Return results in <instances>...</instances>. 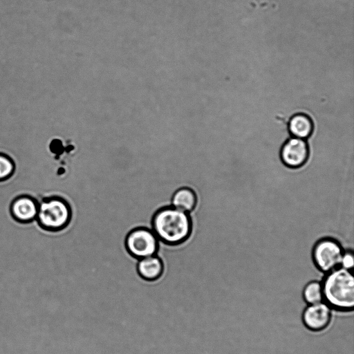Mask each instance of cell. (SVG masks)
<instances>
[{"instance_id": "cell-13", "label": "cell", "mask_w": 354, "mask_h": 354, "mask_svg": "<svg viewBox=\"0 0 354 354\" xmlns=\"http://www.w3.org/2000/svg\"><path fill=\"white\" fill-rule=\"evenodd\" d=\"M16 165L8 154L0 152V182L10 179L15 172Z\"/></svg>"}, {"instance_id": "cell-7", "label": "cell", "mask_w": 354, "mask_h": 354, "mask_svg": "<svg viewBox=\"0 0 354 354\" xmlns=\"http://www.w3.org/2000/svg\"><path fill=\"white\" fill-rule=\"evenodd\" d=\"M333 310L325 301L308 304L302 312L301 321L308 330L319 333L330 326Z\"/></svg>"}, {"instance_id": "cell-6", "label": "cell", "mask_w": 354, "mask_h": 354, "mask_svg": "<svg viewBox=\"0 0 354 354\" xmlns=\"http://www.w3.org/2000/svg\"><path fill=\"white\" fill-rule=\"evenodd\" d=\"M309 156L310 149L306 140L295 137L288 138L279 151L281 163L292 169H297L304 166Z\"/></svg>"}, {"instance_id": "cell-5", "label": "cell", "mask_w": 354, "mask_h": 354, "mask_svg": "<svg viewBox=\"0 0 354 354\" xmlns=\"http://www.w3.org/2000/svg\"><path fill=\"white\" fill-rule=\"evenodd\" d=\"M126 248L138 259L155 255L158 248V239L148 228L138 227L131 230L126 238Z\"/></svg>"}, {"instance_id": "cell-14", "label": "cell", "mask_w": 354, "mask_h": 354, "mask_svg": "<svg viewBox=\"0 0 354 354\" xmlns=\"http://www.w3.org/2000/svg\"><path fill=\"white\" fill-rule=\"evenodd\" d=\"M354 266V256L352 250L344 251L342 255L340 267L351 270Z\"/></svg>"}, {"instance_id": "cell-12", "label": "cell", "mask_w": 354, "mask_h": 354, "mask_svg": "<svg viewBox=\"0 0 354 354\" xmlns=\"http://www.w3.org/2000/svg\"><path fill=\"white\" fill-rule=\"evenodd\" d=\"M302 297L307 304L324 301L322 282L317 280L308 282L304 287Z\"/></svg>"}, {"instance_id": "cell-8", "label": "cell", "mask_w": 354, "mask_h": 354, "mask_svg": "<svg viewBox=\"0 0 354 354\" xmlns=\"http://www.w3.org/2000/svg\"><path fill=\"white\" fill-rule=\"evenodd\" d=\"M39 201L34 196L21 194L16 196L10 203V214L19 223L28 224L36 220Z\"/></svg>"}, {"instance_id": "cell-3", "label": "cell", "mask_w": 354, "mask_h": 354, "mask_svg": "<svg viewBox=\"0 0 354 354\" xmlns=\"http://www.w3.org/2000/svg\"><path fill=\"white\" fill-rule=\"evenodd\" d=\"M72 216L69 203L62 196L44 197L39 202L36 221L44 230L59 232L69 224Z\"/></svg>"}, {"instance_id": "cell-10", "label": "cell", "mask_w": 354, "mask_h": 354, "mask_svg": "<svg viewBox=\"0 0 354 354\" xmlns=\"http://www.w3.org/2000/svg\"><path fill=\"white\" fill-rule=\"evenodd\" d=\"M288 128L292 137L306 140L313 133V123L308 115L300 113L290 118Z\"/></svg>"}, {"instance_id": "cell-4", "label": "cell", "mask_w": 354, "mask_h": 354, "mask_svg": "<svg viewBox=\"0 0 354 354\" xmlns=\"http://www.w3.org/2000/svg\"><path fill=\"white\" fill-rule=\"evenodd\" d=\"M344 252L337 239L324 237L315 242L312 250V259L317 270L327 273L340 267Z\"/></svg>"}, {"instance_id": "cell-9", "label": "cell", "mask_w": 354, "mask_h": 354, "mask_svg": "<svg viewBox=\"0 0 354 354\" xmlns=\"http://www.w3.org/2000/svg\"><path fill=\"white\" fill-rule=\"evenodd\" d=\"M136 268L139 276L147 281L157 280L163 272L162 262L156 254L138 259Z\"/></svg>"}, {"instance_id": "cell-11", "label": "cell", "mask_w": 354, "mask_h": 354, "mask_svg": "<svg viewBox=\"0 0 354 354\" xmlns=\"http://www.w3.org/2000/svg\"><path fill=\"white\" fill-rule=\"evenodd\" d=\"M196 203L197 197L194 191L189 187H183L174 193L171 206L189 213L195 208Z\"/></svg>"}, {"instance_id": "cell-2", "label": "cell", "mask_w": 354, "mask_h": 354, "mask_svg": "<svg viewBox=\"0 0 354 354\" xmlns=\"http://www.w3.org/2000/svg\"><path fill=\"white\" fill-rule=\"evenodd\" d=\"M192 230L189 213L169 206L160 209L152 219V231L158 239L166 244L176 245L185 241Z\"/></svg>"}, {"instance_id": "cell-1", "label": "cell", "mask_w": 354, "mask_h": 354, "mask_svg": "<svg viewBox=\"0 0 354 354\" xmlns=\"http://www.w3.org/2000/svg\"><path fill=\"white\" fill-rule=\"evenodd\" d=\"M324 301L333 310L351 312L354 307V277L350 270L339 267L322 281Z\"/></svg>"}]
</instances>
